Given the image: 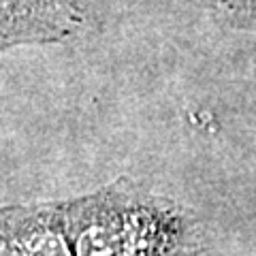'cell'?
Instances as JSON below:
<instances>
[{"label": "cell", "instance_id": "4", "mask_svg": "<svg viewBox=\"0 0 256 256\" xmlns=\"http://www.w3.org/2000/svg\"><path fill=\"white\" fill-rule=\"evenodd\" d=\"M220 18L237 28L256 30V0H210Z\"/></svg>", "mask_w": 256, "mask_h": 256}, {"label": "cell", "instance_id": "3", "mask_svg": "<svg viewBox=\"0 0 256 256\" xmlns=\"http://www.w3.org/2000/svg\"><path fill=\"white\" fill-rule=\"evenodd\" d=\"M0 256H73L60 207L0 212Z\"/></svg>", "mask_w": 256, "mask_h": 256}, {"label": "cell", "instance_id": "1", "mask_svg": "<svg viewBox=\"0 0 256 256\" xmlns=\"http://www.w3.org/2000/svg\"><path fill=\"white\" fill-rule=\"evenodd\" d=\"M73 256H184L196 233L180 205L118 182L60 207Z\"/></svg>", "mask_w": 256, "mask_h": 256}, {"label": "cell", "instance_id": "2", "mask_svg": "<svg viewBox=\"0 0 256 256\" xmlns=\"http://www.w3.org/2000/svg\"><path fill=\"white\" fill-rule=\"evenodd\" d=\"M82 24L77 0H0V52L24 43H52Z\"/></svg>", "mask_w": 256, "mask_h": 256}]
</instances>
